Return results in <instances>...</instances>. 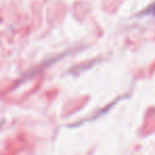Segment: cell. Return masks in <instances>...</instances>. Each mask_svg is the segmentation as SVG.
<instances>
[{
	"label": "cell",
	"mask_w": 155,
	"mask_h": 155,
	"mask_svg": "<svg viewBox=\"0 0 155 155\" xmlns=\"http://www.w3.org/2000/svg\"><path fill=\"white\" fill-rule=\"evenodd\" d=\"M152 12H153V14L155 15V5L153 6V8H152Z\"/></svg>",
	"instance_id": "1"
}]
</instances>
